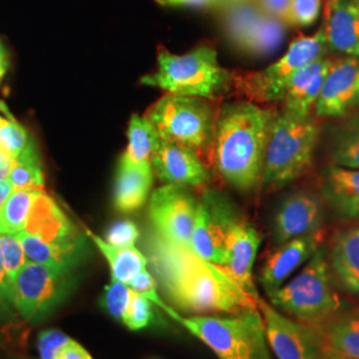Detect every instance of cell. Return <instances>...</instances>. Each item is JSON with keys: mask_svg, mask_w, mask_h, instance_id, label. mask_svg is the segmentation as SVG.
I'll return each mask as SVG.
<instances>
[{"mask_svg": "<svg viewBox=\"0 0 359 359\" xmlns=\"http://www.w3.org/2000/svg\"><path fill=\"white\" fill-rule=\"evenodd\" d=\"M154 270L169 301L191 313H238L258 308V299L234 281L224 266L193 253L189 246L151 238Z\"/></svg>", "mask_w": 359, "mask_h": 359, "instance_id": "6da1fadb", "label": "cell"}, {"mask_svg": "<svg viewBox=\"0 0 359 359\" xmlns=\"http://www.w3.org/2000/svg\"><path fill=\"white\" fill-rule=\"evenodd\" d=\"M274 115L253 103L222 108L215 128V158L231 187L250 191L261 182L264 154Z\"/></svg>", "mask_w": 359, "mask_h": 359, "instance_id": "7a4b0ae2", "label": "cell"}, {"mask_svg": "<svg viewBox=\"0 0 359 359\" xmlns=\"http://www.w3.org/2000/svg\"><path fill=\"white\" fill-rule=\"evenodd\" d=\"M320 126L309 116L298 117L283 111L270 123L264 154L261 182L269 188H283L298 179L310 167Z\"/></svg>", "mask_w": 359, "mask_h": 359, "instance_id": "3957f363", "label": "cell"}, {"mask_svg": "<svg viewBox=\"0 0 359 359\" xmlns=\"http://www.w3.org/2000/svg\"><path fill=\"white\" fill-rule=\"evenodd\" d=\"M177 322L219 359H271L264 318L258 308L245 309L229 317H180Z\"/></svg>", "mask_w": 359, "mask_h": 359, "instance_id": "277c9868", "label": "cell"}, {"mask_svg": "<svg viewBox=\"0 0 359 359\" xmlns=\"http://www.w3.org/2000/svg\"><path fill=\"white\" fill-rule=\"evenodd\" d=\"M266 295L270 305L299 322L321 321L341 308L330 264L321 248L294 277Z\"/></svg>", "mask_w": 359, "mask_h": 359, "instance_id": "5b68a950", "label": "cell"}, {"mask_svg": "<svg viewBox=\"0 0 359 359\" xmlns=\"http://www.w3.org/2000/svg\"><path fill=\"white\" fill-rule=\"evenodd\" d=\"M233 75L218 65L217 53L201 46L185 55L158 51V71L142 77V83L168 90L172 95L215 99L228 88Z\"/></svg>", "mask_w": 359, "mask_h": 359, "instance_id": "8992f818", "label": "cell"}, {"mask_svg": "<svg viewBox=\"0 0 359 359\" xmlns=\"http://www.w3.org/2000/svg\"><path fill=\"white\" fill-rule=\"evenodd\" d=\"M145 118L161 139L189 147L194 152L205 148L215 135L212 109L197 97L169 93L154 104Z\"/></svg>", "mask_w": 359, "mask_h": 359, "instance_id": "52a82bcc", "label": "cell"}, {"mask_svg": "<svg viewBox=\"0 0 359 359\" xmlns=\"http://www.w3.org/2000/svg\"><path fill=\"white\" fill-rule=\"evenodd\" d=\"M327 44L322 28L292 41L283 56L264 71L234 79L245 93L259 102H283L289 80L302 67L325 57Z\"/></svg>", "mask_w": 359, "mask_h": 359, "instance_id": "ba28073f", "label": "cell"}, {"mask_svg": "<svg viewBox=\"0 0 359 359\" xmlns=\"http://www.w3.org/2000/svg\"><path fill=\"white\" fill-rule=\"evenodd\" d=\"M71 271L27 261L13 285V304L26 321H40L71 293Z\"/></svg>", "mask_w": 359, "mask_h": 359, "instance_id": "9c48e42d", "label": "cell"}, {"mask_svg": "<svg viewBox=\"0 0 359 359\" xmlns=\"http://www.w3.org/2000/svg\"><path fill=\"white\" fill-rule=\"evenodd\" d=\"M236 216L229 204L216 193H206L197 203V212L189 248L205 261L224 266L226 264V241Z\"/></svg>", "mask_w": 359, "mask_h": 359, "instance_id": "30bf717a", "label": "cell"}, {"mask_svg": "<svg viewBox=\"0 0 359 359\" xmlns=\"http://www.w3.org/2000/svg\"><path fill=\"white\" fill-rule=\"evenodd\" d=\"M258 310L264 318L266 339L277 359H321L322 339L304 322L297 321L258 299Z\"/></svg>", "mask_w": 359, "mask_h": 359, "instance_id": "8fae6325", "label": "cell"}, {"mask_svg": "<svg viewBox=\"0 0 359 359\" xmlns=\"http://www.w3.org/2000/svg\"><path fill=\"white\" fill-rule=\"evenodd\" d=\"M197 201L181 185L168 184L157 189L149 205V217L157 236L172 244L189 246Z\"/></svg>", "mask_w": 359, "mask_h": 359, "instance_id": "7c38bea8", "label": "cell"}, {"mask_svg": "<svg viewBox=\"0 0 359 359\" xmlns=\"http://www.w3.org/2000/svg\"><path fill=\"white\" fill-rule=\"evenodd\" d=\"M359 105V59L333 62L314 105L318 117H342Z\"/></svg>", "mask_w": 359, "mask_h": 359, "instance_id": "4fadbf2b", "label": "cell"}, {"mask_svg": "<svg viewBox=\"0 0 359 359\" xmlns=\"http://www.w3.org/2000/svg\"><path fill=\"white\" fill-rule=\"evenodd\" d=\"M323 204L313 193L299 191L289 194L278 206L273 222V241L281 245L295 237L321 229Z\"/></svg>", "mask_w": 359, "mask_h": 359, "instance_id": "5bb4252c", "label": "cell"}, {"mask_svg": "<svg viewBox=\"0 0 359 359\" xmlns=\"http://www.w3.org/2000/svg\"><path fill=\"white\" fill-rule=\"evenodd\" d=\"M321 243L322 233L318 231L277 245V249L268 257L259 274V283L265 293L269 294L289 281L295 271L320 249Z\"/></svg>", "mask_w": 359, "mask_h": 359, "instance_id": "9a60e30c", "label": "cell"}, {"mask_svg": "<svg viewBox=\"0 0 359 359\" xmlns=\"http://www.w3.org/2000/svg\"><path fill=\"white\" fill-rule=\"evenodd\" d=\"M261 241V234L250 222L236 218L228 234L226 264L224 265L234 281L257 299L259 295L253 283V266Z\"/></svg>", "mask_w": 359, "mask_h": 359, "instance_id": "2e32d148", "label": "cell"}, {"mask_svg": "<svg viewBox=\"0 0 359 359\" xmlns=\"http://www.w3.org/2000/svg\"><path fill=\"white\" fill-rule=\"evenodd\" d=\"M154 167L160 180L173 185H204L209 173L192 148L160 137L152 154Z\"/></svg>", "mask_w": 359, "mask_h": 359, "instance_id": "e0dca14e", "label": "cell"}, {"mask_svg": "<svg viewBox=\"0 0 359 359\" xmlns=\"http://www.w3.org/2000/svg\"><path fill=\"white\" fill-rule=\"evenodd\" d=\"M321 28L330 50L359 59V0H327Z\"/></svg>", "mask_w": 359, "mask_h": 359, "instance_id": "ac0fdd59", "label": "cell"}, {"mask_svg": "<svg viewBox=\"0 0 359 359\" xmlns=\"http://www.w3.org/2000/svg\"><path fill=\"white\" fill-rule=\"evenodd\" d=\"M25 231L56 245L84 243L76 228L48 194L39 193L27 218Z\"/></svg>", "mask_w": 359, "mask_h": 359, "instance_id": "d6986e66", "label": "cell"}, {"mask_svg": "<svg viewBox=\"0 0 359 359\" xmlns=\"http://www.w3.org/2000/svg\"><path fill=\"white\" fill-rule=\"evenodd\" d=\"M332 63V60L321 57L295 72L289 80L283 95V102L286 112L298 117L310 116Z\"/></svg>", "mask_w": 359, "mask_h": 359, "instance_id": "ffe728a7", "label": "cell"}, {"mask_svg": "<svg viewBox=\"0 0 359 359\" xmlns=\"http://www.w3.org/2000/svg\"><path fill=\"white\" fill-rule=\"evenodd\" d=\"M334 280L348 293L359 298V226L334 236L329 250Z\"/></svg>", "mask_w": 359, "mask_h": 359, "instance_id": "44dd1931", "label": "cell"}, {"mask_svg": "<svg viewBox=\"0 0 359 359\" xmlns=\"http://www.w3.org/2000/svg\"><path fill=\"white\" fill-rule=\"evenodd\" d=\"M322 193L339 217L359 219V169L332 165L322 181Z\"/></svg>", "mask_w": 359, "mask_h": 359, "instance_id": "7402d4cb", "label": "cell"}, {"mask_svg": "<svg viewBox=\"0 0 359 359\" xmlns=\"http://www.w3.org/2000/svg\"><path fill=\"white\" fill-rule=\"evenodd\" d=\"M152 181V165H137L121 158L114 194L116 209L123 213H130L142 208L151 191Z\"/></svg>", "mask_w": 359, "mask_h": 359, "instance_id": "603a6c76", "label": "cell"}, {"mask_svg": "<svg viewBox=\"0 0 359 359\" xmlns=\"http://www.w3.org/2000/svg\"><path fill=\"white\" fill-rule=\"evenodd\" d=\"M16 236L23 246L27 261L50 266L53 269L71 271L80 262L84 253V243L72 245L51 244L25 231L18 233Z\"/></svg>", "mask_w": 359, "mask_h": 359, "instance_id": "cb8c5ba5", "label": "cell"}, {"mask_svg": "<svg viewBox=\"0 0 359 359\" xmlns=\"http://www.w3.org/2000/svg\"><path fill=\"white\" fill-rule=\"evenodd\" d=\"M286 23L264 13L237 46L246 55L264 57L278 51L286 36Z\"/></svg>", "mask_w": 359, "mask_h": 359, "instance_id": "d4e9b609", "label": "cell"}, {"mask_svg": "<svg viewBox=\"0 0 359 359\" xmlns=\"http://www.w3.org/2000/svg\"><path fill=\"white\" fill-rule=\"evenodd\" d=\"M87 234L108 261L112 280L128 283L135 276L147 269L148 258L135 246H115L108 244L105 240H102L99 236H96L90 231H87Z\"/></svg>", "mask_w": 359, "mask_h": 359, "instance_id": "484cf974", "label": "cell"}, {"mask_svg": "<svg viewBox=\"0 0 359 359\" xmlns=\"http://www.w3.org/2000/svg\"><path fill=\"white\" fill-rule=\"evenodd\" d=\"M321 339L323 350L359 359V309L334 320Z\"/></svg>", "mask_w": 359, "mask_h": 359, "instance_id": "4316f807", "label": "cell"}, {"mask_svg": "<svg viewBox=\"0 0 359 359\" xmlns=\"http://www.w3.org/2000/svg\"><path fill=\"white\" fill-rule=\"evenodd\" d=\"M160 136L154 126L140 116L133 115L129 121L128 147L121 158L137 165H152V154Z\"/></svg>", "mask_w": 359, "mask_h": 359, "instance_id": "83f0119b", "label": "cell"}, {"mask_svg": "<svg viewBox=\"0 0 359 359\" xmlns=\"http://www.w3.org/2000/svg\"><path fill=\"white\" fill-rule=\"evenodd\" d=\"M8 180L13 184V189L43 192L44 176L34 140L13 160V169L10 172Z\"/></svg>", "mask_w": 359, "mask_h": 359, "instance_id": "f1b7e54d", "label": "cell"}, {"mask_svg": "<svg viewBox=\"0 0 359 359\" xmlns=\"http://www.w3.org/2000/svg\"><path fill=\"white\" fill-rule=\"evenodd\" d=\"M330 154L333 165L359 169V116L350 117L334 132Z\"/></svg>", "mask_w": 359, "mask_h": 359, "instance_id": "f546056e", "label": "cell"}, {"mask_svg": "<svg viewBox=\"0 0 359 359\" xmlns=\"http://www.w3.org/2000/svg\"><path fill=\"white\" fill-rule=\"evenodd\" d=\"M40 191L13 189L0 212V233L18 234L25 231L27 218Z\"/></svg>", "mask_w": 359, "mask_h": 359, "instance_id": "4dcf8cb0", "label": "cell"}, {"mask_svg": "<svg viewBox=\"0 0 359 359\" xmlns=\"http://www.w3.org/2000/svg\"><path fill=\"white\" fill-rule=\"evenodd\" d=\"M31 142L32 139L26 129L13 118L7 107L0 102V151L15 160Z\"/></svg>", "mask_w": 359, "mask_h": 359, "instance_id": "1f68e13d", "label": "cell"}, {"mask_svg": "<svg viewBox=\"0 0 359 359\" xmlns=\"http://www.w3.org/2000/svg\"><path fill=\"white\" fill-rule=\"evenodd\" d=\"M0 257L7 278L13 287L18 273L27 264V257L16 234L0 233Z\"/></svg>", "mask_w": 359, "mask_h": 359, "instance_id": "d6a6232c", "label": "cell"}, {"mask_svg": "<svg viewBox=\"0 0 359 359\" xmlns=\"http://www.w3.org/2000/svg\"><path fill=\"white\" fill-rule=\"evenodd\" d=\"M152 320H154V311H152L151 301L130 289L128 309L121 322L128 327L129 330L137 332L147 327Z\"/></svg>", "mask_w": 359, "mask_h": 359, "instance_id": "836d02e7", "label": "cell"}, {"mask_svg": "<svg viewBox=\"0 0 359 359\" xmlns=\"http://www.w3.org/2000/svg\"><path fill=\"white\" fill-rule=\"evenodd\" d=\"M129 299L130 287L128 285L112 280V283L105 286L102 305L114 318L123 321L128 309Z\"/></svg>", "mask_w": 359, "mask_h": 359, "instance_id": "e575fe53", "label": "cell"}, {"mask_svg": "<svg viewBox=\"0 0 359 359\" xmlns=\"http://www.w3.org/2000/svg\"><path fill=\"white\" fill-rule=\"evenodd\" d=\"M129 287L139 293V294L144 295L147 299H149L152 304H154L156 306L163 309L165 313H167L169 317H172L173 320L179 321L180 316L179 313L175 310V309L169 308L167 304L160 298L158 292H157V285L154 281L152 274L148 271V270H142L137 276H135L128 283Z\"/></svg>", "mask_w": 359, "mask_h": 359, "instance_id": "d590c367", "label": "cell"}, {"mask_svg": "<svg viewBox=\"0 0 359 359\" xmlns=\"http://www.w3.org/2000/svg\"><path fill=\"white\" fill-rule=\"evenodd\" d=\"M321 10L322 0H292L286 25L299 28L313 26L318 20Z\"/></svg>", "mask_w": 359, "mask_h": 359, "instance_id": "8d00e7d4", "label": "cell"}, {"mask_svg": "<svg viewBox=\"0 0 359 359\" xmlns=\"http://www.w3.org/2000/svg\"><path fill=\"white\" fill-rule=\"evenodd\" d=\"M65 333L59 330H44L39 334L38 350L40 359H57L63 347L71 341Z\"/></svg>", "mask_w": 359, "mask_h": 359, "instance_id": "74e56055", "label": "cell"}, {"mask_svg": "<svg viewBox=\"0 0 359 359\" xmlns=\"http://www.w3.org/2000/svg\"><path fill=\"white\" fill-rule=\"evenodd\" d=\"M140 231L135 222L126 219L114 224L107 233V243L115 246H135V243L139 240Z\"/></svg>", "mask_w": 359, "mask_h": 359, "instance_id": "f35d334b", "label": "cell"}, {"mask_svg": "<svg viewBox=\"0 0 359 359\" xmlns=\"http://www.w3.org/2000/svg\"><path fill=\"white\" fill-rule=\"evenodd\" d=\"M163 7H191V8H225V0H154Z\"/></svg>", "mask_w": 359, "mask_h": 359, "instance_id": "ab89813d", "label": "cell"}, {"mask_svg": "<svg viewBox=\"0 0 359 359\" xmlns=\"http://www.w3.org/2000/svg\"><path fill=\"white\" fill-rule=\"evenodd\" d=\"M264 13L278 18L286 23L292 0H256Z\"/></svg>", "mask_w": 359, "mask_h": 359, "instance_id": "60d3db41", "label": "cell"}, {"mask_svg": "<svg viewBox=\"0 0 359 359\" xmlns=\"http://www.w3.org/2000/svg\"><path fill=\"white\" fill-rule=\"evenodd\" d=\"M57 359H93L90 357V353L77 344L76 341L71 339L60 351Z\"/></svg>", "mask_w": 359, "mask_h": 359, "instance_id": "b9f144b4", "label": "cell"}, {"mask_svg": "<svg viewBox=\"0 0 359 359\" xmlns=\"http://www.w3.org/2000/svg\"><path fill=\"white\" fill-rule=\"evenodd\" d=\"M0 301L13 302V287L7 278L1 257H0Z\"/></svg>", "mask_w": 359, "mask_h": 359, "instance_id": "7bdbcfd3", "label": "cell"}, {"mask_svg": "<svg viewBox=\"0 0 359 359\" xmlns=\"http://www.w3.org/2000/svg\"><path fill=\"white\" fill-rule=\"evenodd\" d=\"M13 158L3 151H0V180L8 179L13 169Z\"/></svg>", "mask_w": 359, "mask_h": 359, "instance_id": "ee69618b", "label": "cell"}, {"mask_svg": "<svg viewBox=\"0 0 359 359\" xmlns=\"http://www.w3.org/2000/svg\"><path fill=\"white\" fill-rule=\"evenodd\" d=\"M13 184L10 182V180H0V212H1V208L4 205V203L7 201V198L10 197V194L13 193Z\"/></svg>", "mask_w": 359, "mask_h": 359, "instance_id": "f6af8a7d", "label": "cell"}, {"mask_svg": "<svg viewBox=\"0 0 359 359\" xmlns=\"http://www.w3.org/2000/svg\"><path fill=\"white\" fill-rule=\"evenodd\" d=\"M7 67H8V62H7V53L4 47L0 44V75H6L7 72Z\"/></svg>", "mask_w": 359, "mask_h": 359, "instance_id": "bcb514c9", "label": "cell"}, {"mask_svg": "<svg viewBox=\"0 0 359 359\" xmlns=\"http://www.w3.org/2000/svg\"><path fill=\"white\" fill-rule=\"evenodd\" d=\"M321 359H353V358H347V357H342V355H338V354H334V353H330V351H323V354H322Z\"/></svg>", "mask_w": 359, "mask_h": 359, "instance_id": "7dc6e473", "label": "cell"}, {"mask_svg": "<svg viewBox=\"0 0 359 359\" xmlns=\"http://www.w3.org/2000/svg\"><path fill=\"white\" fill-rule=\"evenodd\" d=\"M238 1H244V0H225L226 6H229V4H233V3H238Z\"/></svg>", "mask_w": 359, "mask_h": 359, "instance_id": "c3c4849f", "label": "cell"}, {"mask_svg": "<svg viewBox=\"0 0 359 359\" xmlns=\"http://www.w3.org/2000/svg\"><path fill=\"white\" fill-rule=\"evenodd\" d=\"M3 76H4V75H0V81H1V79H3Z\"/></svg>", "mask_w": 359, "mask_h": 359, "instance_id": "681fc988", "label": "cell"}]
</instances>
